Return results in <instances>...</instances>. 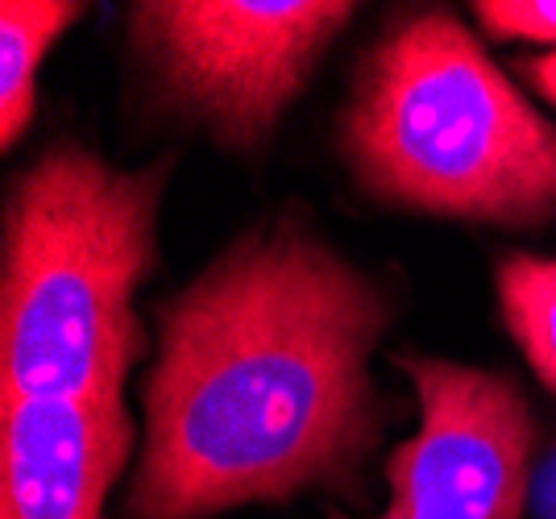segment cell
<instances>
[{"label": "cell", "mask_w": 556, "mask_h": 519, "mask_svg": "<svg viewBox=\"0 0 556 519\" xmlns=\"http://www.w3.org/2000/svg\"><path fill=\"white\" fill-rule=\"evenodd\" d=\"M498 300L535 375L556 391V258L510 254L498 266Z\"/></svg>", "instance_id": "obj_8"}, {"label": "cell", "mask_w": 556, "mask_h": 519, "mask_svg": "<svg viewBox=\"0 0 556 519\" xmlns=\"http://www.w3.org/2000/svg\"><path fill=\"white\" fill-rule=\"evenodd\" d=\"M399 366L416 382L419 428L387 461L391 507L378 519H523L535 428L519 387L437 357Z\"/></svg>", "instance_id": "obj_5"}, {"label": "cell", "mask_w": 556, "mask_h": 519, "mask_svg": "<svg viewBox=\"0 0 556 519\" xmlns=\"http://www.w3.org/2000/svg\"><path fill=\"white\" fill-rule=\"evenodd\" d=\"M494 38H523L556 47V0H482L473 4Z\"/></svg>", "instance_id": "obj_9"}, {"label": "cell", "mask_w": 556, "mask_h": 519, "mask_svg": "<svg viewBox=\"0 0 556 519\" xmlns=\"http://www.w3.org/2000/svg\"><path fill=\"white\" fill-rule=\"evenodd\" d=\"M129 448L125 403H4L0 519H104V495Z\"/></svg>", "instance_id": "obj_6"}, {"label": "cell", "mask_w": 556, "mask_h": 519, "mask_svg": "<svg viewBox=\"0 0 556 519\" xmlns=\"http://www.w3.org/2000/svg\"><path fill=\"white\" fill-rule=\"evenodd\" d=\"M362 183L394 204L532 225L556 213V129L444 13L374 47L345 113Z\"/></svg>", "instance_id": "obj_3"}, {"label": "cell", "mask_w": 556, "mask_h": 519, "mask_svg": "<svg viewBox=\"0 0 556 519\" xmlns=\"http://www.w3.org/2000/svg\"><path fill=\"white\" fill-rule=\"evenodd\" d=\"M387 304L320 241L245 237L163 307L134 519H204L349 486L374 445L366 362Z\"/></svg>", "instance_id": "obj_1"}, {"label": "cell", "mask_w": 556, "mask_h": 519, "mask_svg": "<svg viewBox=\"0 0 556 519\" xmlns=\"http://www.w3.org/2000/svg\"><path fill=\"white\" fill-rule=\"evenodd\" d=\"M166 166L113 170L54 145L4 213L0 387L4 403H125L141 354L134 291L154 270Z\"/></svg>", "instance_id": "obj_2"}, {"label": "cell", "mask_w": 556, "mask_h": 519, "mask_svg": "<svg viewBox=\"0 0 556 519\" xmlns=\"http://www.w3.org/2000/svg\"><path fill=\"white\" fill-rule=\"evenodd\" d=\"M528 75H532L535 88H540V92L556 104V50H548V54L532 59V63H528Z\"/></svg>", "instance_id": "obj_10"}, {"label": "cell", "mask_w": 556, "mask_h": 519, "mask_svg": "<svg viewBox=\"0 0 556 519\" xmlns=\"http://www.w3.org/2000/svg\"><path fill=\"white\" fill-rule=\"evenodd\" d=\"M349 13L341 0H150L134 9V38L216 138L257 145Z\"/></svg>", "instance_id": "obj_4"}, {"label": "cell", "mask_w": 556, "mask_h": 519, "mask_svg": "<svg viewBox=\"0 0 556 519\" xmlns=\"http://www.w3.org/2000/svg\"><path fill=\"white\" fill-rule=\"evenodd\" d=\"M84 13V4L59 0H4L0 4V142L17 145L34 121L38 63L59 34Z\"/></svg>", "instance_id": "obj_7"}]
</instances>
